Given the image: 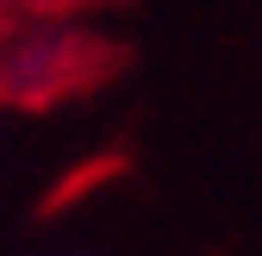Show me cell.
I'll return each mask as SVG.
<instances>
[{
    "mask_svg": "<svg viewBox=\"0 0 262 256\" xmlns=\"http://www.w3.org/2000/svg\"><path fill=\"white\" fill-rule=\"evenodd\" d=\"M100 50L113 44L69 25L62 13H25V25H0V100L50 106L100 75Z\"/></svg>",
    "mask_w": 262,
    "mask_h": 256,
    "instance_id": "obj_1",
    "label": "cell"
},
{
    "mask_svg": "<svg viewBox=\"0 0 262 256\" xmlns=\"http://www.w3.org/2000/svg\"><path fill=\"white\" fill-rule=\"evenodd\" d=\"M7 7H19V13H75L81 0H7Z\"/></svg>",
    "mask_w": 262,
    "mask_h": 256,
    "instance_id": "obj_2",
    "label": "cell"
},
{
    "mask_svg": "<svg viewBox=\"0 0 262 256\" xmlns=\"http://www.w3.org/2000/svg\"><path fill=\"white\" fill-rule=\"evenodd\" d=\"M0 13H7V0H0Z\"/></svg>",
    "mask_w": 262,
    "mask_h": 256,
    "instance_id": "obj_3",
    "label": "cell"
}]
</instances>
